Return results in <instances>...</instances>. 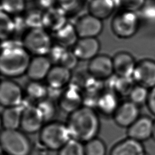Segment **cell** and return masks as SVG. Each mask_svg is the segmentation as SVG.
<instances>
[{"label": "cell", "instance_id": "cell-44", "mask_svg": "<svg viewBox=\"0 0 155 155\" xmlns=\"http://www.w3.org/2000/svg\"><path fill=\"white\" fill-rule=\"evenodd\" d=\"M147 1H150V0H147Z\"/></svg>", "mask_w": 155, "mask_h": 155}, {"label": "cell", "instance_id": "cell-2", "mask_svg": "<svg viewBox=\"0 0 155 155\" xmlns=\"http://www.w3.org/2000/svg\"><path fill=\"white\" fill-rule=\"evenodd\" d=\"M66 124L71 138L84 143L97 137L101 130L99 113L85 105L69 114Z\"/></svg>", "mask_w": 155, "mask_h": 155}, {"label": "cell", "instance_id": "cell-25", "mask_svg": "<svg viewBox=\"0 0 155 155\" xmlns=\"http://www.w3.org/2000/svg\"><path fill=\"white\" fill-rule=\"evenodd\" d=\"M26 7V0H0V9L10 16L22 14Z\"/></svg>", "mask_w": 155, "mask_h": 155}, {"label": "cell", "instance_id": "cell-30", "mask_svg": "<svg viewBox=\"0 0 155 155\" xmlns=\"http://www.w3.org/2000/svg\"><path fill=\"white\" fill-rule=\"evenodd\" d=\"M58 155H85L84 143L71 139L58 150Z\"/></svg>", "mask_w": 155, "mask_h": 155}, {"label": "cell", "instance_id": "cell-22", "mask_svg": "<svg viewBox=\"0 0 155 155\" xmlns=\"http://www.w3.org/2000/svg\"><path fill=\"white\" fill-rule=\"evenodd\" d=\"M53 35L55 43L68 49L73 47L79 38L74 25L69 22L53 33Z\"/></svg>", "mask_w": 155, "mask_h": 155}, {"label": "cell", "instance_id": "cell-1", "mask_svg": "<svg viewBox=\"0 0 155 155\" xmlns=\"http://www.w3.org/2000/svg\"><path fill=\"white\" fill-rule=\"evenodd\" d=\"M0 44V74L8 79L26 73L31 55L23 47L22 41L7 39Z\"/></svg>", "mask_w": 155, "mask_h": 155}, {"label": "cell", "instance_id": "cell-35", "mask_svg": "<svg viewBox=\"0 0 155 155\" xmlns=\"http://www.w3.org/2000/svg\"><path fill=\"white\" fill-rule=\"evenodd\" d=\"M67 50L68 48L55 43L51 46L47 56L49 58L51 63L54 62L56 64H59L61 58Z\"/></svg>", "mask_w": 155, "mask_h": 155}, {"label": "cell", "instance_id": "cell-9", "mask_svg": "<svg viewBox=\"0 0 155 155\" xmlns=\"http://www.w3.org/2000/svg\"><path fill=\"white\" fill-rule=\"evenodd\" d=\"M60 108L65 113L70 114L84 105V96L79 86L76 84L66 87L58 100Z\"/></svg>", "mask_w": 155, "mask_h": 155}, {"label": "cell", "instance_id": "cell-5", "mask_svg": "<svg viewBox=\"0 0 155 155\" xmlns=\"http://www.w3.org/2000/svg\"><path fill=\"white\" fill-rule=\"evenodd\" d=\"M21 41L24 48L33 56H47L53 44L51 35L44 28L28 29Z\"/></svg>", "mask_w": 155, "mask_h": 155}, {"label": "cell", "instance_id": "cell-11", "mask_svg": "<svg viewBox=\"0 0 155 155\" xmlns=\"http://www.w3.org/2000/svg\"><path fill=\"white\" fill-rule=\"evenodd\" d=\"M132 78L136 84L148 89L155 87V61L145 59L137 62Z\"/></svg>", "mask_w": 155, "mask_h": 155}, {"label": "cell", "instance_id": "cell-42", "mask_svg": "<svg viewBox=\"0 0 155 155\" xmlns=\"http://www.w3.org/2000/svg\"><path fill=\"white\" fill-rule=\"evenodd\" d=\"M1 127H2V120H1V116L0 114V129L1 128Z\"/></svg>", "mask_w": 155, "mask_h": 155}, {"label": "cell", "instance_id": "cell-18", "mask_svg": "<svg viewBox=\"0 0 155 155\" xmlns=\"http://www.w3.org/2000/svg\"><path fill=\"white\" fill-rule=\"evenodd\" d=\"M67 16L58 5L43 11V28L54 33L68 22Z\"/></svg>", "mask_w": 155, "mask_h": 155}, {"label": "cell", "instance_id": "cell-33", "mask_svg": "<svg viewBox=\"0 0 155 155\" xmlns=\"http://www.w3.org/2000/svg\"><path fill=\"white\" fill-rule=\"evenodd\" d=\"M27 27L43 28V12L39 9L31 10L24 16Z\"/></svg>", "mask_w": 155, "mask_h": 155}, {"label": "cell", "instance_id": "cell-13", "mask_svg": "<svg viewBox=\"0 0 155 155\" xmlns=\"http://www.w3.org/2000/svg\"><path fill=\"white\" fill-rule=\"evenodd\" d=\"M154 119L147 115L139 117L127 129L128 137L143 142L152 137Z\"/></svg>", "mask_w": 155, "mask_h": 155}, {"label": "cell", "instance_id": "cell-8", "mask_svg": "<svg viewBox=\"0 0 155 155\" xmlns=\"http://www.w3.org/2000/svg\"><path fill=\"white\" fill-rule=\"evenodd\" d=\"M87 73L99 81H107L114 74L112 58L106 54L97 55L89 61Z\"/></svg>", "mask_w": 155, "mask_h": 155}, {"label": "cell", "instance_id": "cell-15", "mask_svg": "<svg viewBox=\"0 0 155 155\" xmlns=\"http://www.w3.org/2000/svg\"><path fill=\"white\" fill-rule=\"evenodd\" d=\"M100 47L96 38H79L71 50L79 61H90L99 54Z\"/></svg>", "mask_w": 155, "mask_h": 155}, {"label": "cell", "instance_id": "cell-39", "mask_svg": "<svg viewBox=\"0 0 155 155\" xmlns=\"http://www.w3.org/2000/svg\"><path fill=\"white\" fill-rule=\"evenodd\" d=\"M147 106L150 113L155 116V87L150 89Z\"/></svg>", "mask_w": 155, "mask_h": 155}, {"label": "cell", "instance_id": "cell-37", "mask_svg": "<svg viewBox=\"0 0 155 155\" xmlns=\"http://www.w3.org/2000/svg\"><path fill=\"white\" fill-rule=\"evenodd\" d=\"M147 0H122L120 8L122 10L136 12L140 11Z\"/></svg>", "mask_w": 155, "mask_h": 155}, {"label": "cell", "instance_id": "cell-7", "mask_svg": "<svg viewBox=\"0 0 155 155\" xmlns=\"http://www.w3.org/2000/svg\"><path fill=\"white\" fill-rule=\"evenodd\" d=\"M23 99V91L18 83L10 79L0 82L1 105L5 108L19 106Z\"/></svg>", "mask_w": 155, "mask_h": 155}, {"label": "cell", "instance_id": "cell-12", "mask_svg": "<svg viewBox=\"0 0 155 155\" xmlns=\"http://www.w3.org/2000/svg\"><path fill=\"white\" fill-rule=\"evenodd\" d=\"M74 25L79 38H96L103 30L102 20L90 13L80 16Z\"/></svg>", "mask_w": 155, "mask_h": 155}, {"label": "cell", "instance_id": "cell-6", "mask_svg": "<svg viewBox=\"0 0 155 155\" xmlns=\"http://www.w3.org/2000/svg\"><path fill=\"white\" fill-rule=\"evenodd\" d=\"M139 24L140 19L136 12L121 9L113 16L111 28L117 37L128 39L137 33Z\"/></svg>", "mask_w": 155, "mask_h": 155}, {"label": "cell", "instance_id": "cell-3", "mask_svg": "<svg viewBox=\"0 0 155 155\" xmlns=\"http://www.w3.org/2000/svg\"><path fill=\"white\" fill-rule=\"evenodd\" d=\"M39 139L47 149L58 151L72 138L66 124L54 121L43 126L40 131Z\"/></svg>", "mask_w": 155, "mask_h": 155}, {"label": "cell", "instance_id": "cell-4", "mask_svg": "<svg viewBox=\"0 0 155 155\" xmlns=\"http://www.w3.org/2000/svg\"><path fill=\"white\" fill-rule=\"evenodd\" d=\"M0 147L7 155H30V139L19 130L4 129L0 133Z\"/></svg>", "mask_w": 155, "mask_h": 155}, {"label": "cell", "instance_id": "cell-43", "mask_svg": "<svg viewBox=\"0 0 155 155\" xmlns=\"http://www.w3.org/2000/svg\"><path fill=\"white\" fill-rule=\"evenodd\" d=\"M4 155H7V154H4Z\"/></svg>", "mask_w": 155, "mask_h": 155}, {"label": "cell", "instance_id": "cell-31", "mask_svg": "<svg viewBox=\"0 0 155 155\" xmlns=\"http://www.w3.org/2000/svg\"><path fill=\"white\" fill-rule=\"evenodd\" d=\"M36 107L42 114L44 122L51 120L56 114V108L54 101L48 98L39 101Z\"/></svg>", "mask_w": 155, "mask_h": 155}, {"label": "cell", "instance_id": "cell-24", "mask_svg": "<svg viewBox=\"0 0 155 155\" xmlns=\"http://www.w3.org/2000/svg\"><path fill=\"white\" fill-rule=\"evenodd\" d=\"M23 109L20 106L5 108L2 113V127L5 130H18L21 125Z\"/></svg>", "mask_w": 155, "mask_h": 155}, {"label": "cell", "instance_id": "cell-14", "mask_svg": "<svg viewBox=\"0 0 155 155\" xmlns=\"http://www.w3.org/2000/svg\"><path fill=\"white\" fill-rule=\"evenodd\" d=\"M44 122L42 115L36 105H32L23 110L20 128L24 133L33 134L40 131Z\"/></svg>", "mask_w": 155, "mask_h": 155}, {"label": "cell", "instance_id": "cell-26", "mask_svg": "<svg viewBox=\"0 0 155 155\" xmlns=\"http://www.w3.org/2000/svg\"><path fill=\"white\" fill-rule=\"evenodd\" d=\"M25 92L29 99L41 101L47 97V86L40 81H31L26 86Z\"/></svg>", "mask_w": 155, "mask_h": 155}, {"label": "cell", "instance_id": "cell-32", "mask_svg": "<svg viewBox=\"0 0 155 155\" xmlns=\"http://www.w3.org/2000/svg\"><path fill=\"white\" fill-rule=\"evenodd\" d=\"M85 2L86 0H57V4L68 15L76 14L81 12Z\"/></svg>", "mask_w": 155, "mask_h": 155}, {"label": "cell", "instance_id": "cell-34", "mask_svg": "<svg viewBox=\"0 0 155 155\" xmlns=\"http://www.w3.org/2000/svg\"><path fill=\"white\" fill-rule=\"evenodd\" d=\"M79 61V60L73 51L68 49L63 55L59 64L72 71L77 67Z\"/></svg>", "mask_w": 155, "mask_h": 155}, {"label": "cell", "instance_id": "cell-16", "mask_svg": "<svg viewBox=\"0 0 155 155\" xmlns=\"http://www.w3.org/2000/svg\"><path fill=\"white\" fill-rule=\"evenodd\" d=\"M114 74L119 77L132 78L137 62L132 54L127 51L117 53L113 58Z\"/></svg>", "mask_w": 155, "mask_h": 155}, {"label": "cell", "instance_id": "cell-27", "mask_svg": "<svg viewBox=\"0 0 155 155\" xmlns=\"http://www.w3.org/2000/svg\"><path fill=\"white\" fill-rule=\"evenodd\" d=\"M149 92L150 89L136 84L128 95V100L140 107V106L147 104Z\"/></svg>", "mask_w": 155, "mask_h": 155}, {"label": "cell", "instance_id": "cell-28", "mask_svg": "<svg viewBox=\"0 0 155 155\" xmlns=\"http://www.w3.org/2000/svg\"><path fill=\"white\" fill-rule=\"evenodd\" d=\"M85 155H107V149L105 142L96 137L84 143Z\"/></svg>", "mask_w": 155, "mask_h": 155}, {"label": "cell", "instance_id": "cell-41", "mask_svg": "<svg viewBox=\"0 0 155 155\" xmlns=\"http://www.w3.org/2000/svg\"><path fill=\"white\" fill-rule=\"evenodd\" d=\"M151 138L155 141V119H154L153 128V133H152V137Z\"/></svg>", "mask_w": 155, "mask_h": 155}, {"label": "cell", "instance_id": "cell-19", "mask_svg": "<svg viewBox=\"0 0 155 155\" xmlns=\"http://www.w3.org/2000/svg\"><path fill=\"white\" fill-rule=\"evenodd\" d=\"M119 97L117 93L111 90L104 91L97 99L96 110L105 116L112 117L120 103Z\"/></svg>", "mask_w": 155, "mask_h": 155}, {"label": "cell", "instance_id": "cell-29", "mask_svg": "<svg viewBox=\"0 0 155 155\" xmlns=\"http://www.w3.org/2000/svg\"><path fill=\"white\" fill-rule=\"evenodd\" d=\"M15 32L13 18L0 9V41L9 39Z\"/></svg>", "mask_w": 155, "mask_h": 155}, {"label": "cell", "instance_id": "cell-40", "mask_svg": "<svg viewBox=\"0 0 155 155\" xmlns=\"http://www.w3.org/2000/svg\"><path fill=\"white\" fill-rule=\"evenodd\" d=\"M114 2V4H115L116 7H120V4H121V1L122 0H112Z\"/></svg>", "mask_w": 155, "mask_h": 155}, {"label": "cell", "instance_id": "cell-23", "mask_svg": "<svg viewBox=\"0 0 155 155\" xmlns=\"http://www.w3.org/2000/svg\"><path fill=\"white\" fill-rule=\"evenodd\" d=\"M116 8L112 0H91L88 4L89 13L102 21L110 17Z\"/></svg>", "mask_w": 155, "mask_h": 155}, {"label": "cell", "instance_id": "cell-45", "mask_svg": "<svg viewBox=\"0 0 155 155\" xmlns=\"http://www.w3.org/2000/svg\"><path fill=\"white\" fill-rule=\"evenodd\" d=\"M0 155H2V154H0Z\"/></svg>", "mask_w": 155, "mask_h": 155}, {"label": "cell", "instance_id": "cell-17", "mask_svg": "<svg viewBox=\"0 0 155 155\" xmlns=\"http://www.w3.org/2000/svg\"><path fill=\"white\" fill-rule=\"evenodd\" d=\"M52 67V63L47 56H35L31 58L26 74L31 81H41L46 77Z\"/></svg>", "mask_w": 155, "mask_h": 155}, {"label": "cell", "instance_id": "cell-10", "mask_svg": "<svg viewBox=\"0 0 155 155\" xmlns=\"http://www.w3.org/2000/svg\"><path fill=\"white\" fill-rule=\"evenodd\" d=\"M140 116V107L128 99L120 102L112 117L117 126L127 129Z\"/></svg>", "mask_w": 155, "mask_h": 155}, {"label": "cell", "instance_id": "cell-36", "mask_svg": "<svg viewBox=\"0 0 155 155\" xmlns=\"http://www.w3.org/2000/svg\"><path fill=\"white\" fill-rule=\"evenodd\" d=\"M140 12L146 21L155 22V2L153 0L147 1Z\"/></svg>", "mask_w": 155, "mask_h": 155}, {"label": "cell", "instance_id": "cell-21", "mask_svg": "<svg viewBox=\"0 0 155 155\" xmlns=\"http://www.w3.org/2000/svg\"><path fill=\"white\" fill-rule=\"evenodd\" d=\"M109 155H148L142 142L127 137L111 148Z\"/></svg>", "mask_w": 155, "mask_h": 155}, {"label": "cell", "instance_id": "cell-46", "mask_svg": "<svg viewBox=\"0 0 155 155\" xmlns=\"http://www.w3.org/2000/svg\"><path fill=\"white\" fill-rule=\"evenodd\" d=\"M26 1H27V0H26Z\"/></svg>", "mask_w": 155, "mask_h": 155}, {"label": "cell", "instance_id": "cell-38", "mask_svg": "<svg viewBox=\"0 0 155 155\" xmlns=\"http://www.w3.org/2000/svg\"><path fill=\"white\" fill-rule=\"evenodd\" d=\"M64 89H59L55 88L53 87H51L47 85V97L53 101L54 100H59L61 97L63 91Z\"/></svg>", "mask_w": 155, "mask_h": 155}, {"label": "cell", "instance_id": "cell-20", "mask_svg": "<svg viewBox=\"0 0 155 155\" xmlns=\"http://www.w3.org/2000/svg\"><path fill=\"white\" fill-rule=\"evenodd\" d=\"M72 71L59 64L52 65L47 77L48 86L59 89H64L72 79Z\"/></svg>", "mask_w": 155, "mask_h": 155}]
</instances>
